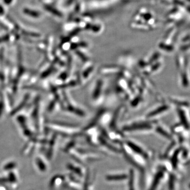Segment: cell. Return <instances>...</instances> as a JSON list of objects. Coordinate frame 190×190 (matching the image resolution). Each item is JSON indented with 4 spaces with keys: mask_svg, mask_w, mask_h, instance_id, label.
<instances>
[{
    "mask_svg": "<svg viewBox=\"0 0 190 190\" xmlns=\"http://www.w3.org/2000/svg\"><path fill=\"white\" fill-rule=\"evenodd\" d=\"M20 106H21V105H20ZM23 107V106H21V107ZM20 107H18V109H19Z\"/></svg>",
    "mask_w": 190,
    "mask_h": 190,
    "instance_id": "obj_15",
    "label": "cell"
},
{
    "mask_svg": "<svg viewBox=\"0 0 190 190\" xmlns=\"http://www.w3.org/2000/svg\"><path fill=\"white\" fill-rule=\"evenodd\" d=\"M96 180V173L88 170V174L86 178L82 190H95V182Z\"/></svg>",
    "mask_w": 190,
    "mask_h": 190,
    "instance_id": "obj_8",
    "label": "cell"
},
{
    "mask_svg": "<svg viewBox=\"0 0 190 190\" xmlns=\"http://www.w3.org/2000/svg\"><path fill=\"white\" fill-rule=\"evenodd\" d=\"M49 186L51 190H60L64 187V176L56 174L52 177L49 181Z\"/></svg>",
    "mask_w": 190,
    "mask_h": 190,
    "instance_id": "obj_7",
    "label": "cell"
},
{
    "mask_svg": "<svg viewBox=\"0 0 190 190\" xmlns=\"http://www.w3.org/2000/svg\"><path fill=\"white\" fill-rule=\"evenodd\" d=\"M49 161L46 156L42 154H38L35 158L34 164L39 172L45 173L49 170L50 166Z\"/></svg>",
    "mask_w": 190,
    "mask_h": 190,
    "instance_id": "obj_6",
    "label": "cell"
},
{
    "mask_svg": "<svg viewBox=\"0 0 190 190\" xmlns=\"http://www.w3.org/2000/svg\"><path fill=\"white\" fill-rule=\"evenodd\" d=\"M139 172L134 168L129 171V178L127 182V190H140V178Z\"/></svg>",
    "mask_w": 190,
    "mask_h": 190,
    "instance_id": "obj_4",
    "label": "cell"
},
{
    "mask_svg": "<svg viewBox=\"0 0 190 190\" xmlns=\"http://www.w3.org/2000/svg\"><path fill=\"white\" fill-rule=\"evenodd\" d=\"M4 12V9H3V7L0 6V15H2Z\"/></svg>",
    "mask_w": 190,
    "mask_h": 190,
    "instance_id": "obj_14",
    "label": "cell"
},
{
    "mask_svg": "<svg viewBox=\"0 0 190 190\" xmlns=\"http://www.w3.org/2000/svg\"><path fill=\"white\" fill-rule=\"evenodd\" d=\"M23 12L24 14L32 17L33 18H39L40 15V12H37L35 10H32L30 9L26 8L23 10Z\"/></svg>",
    "mask_w": 190,
    "mask_h": 190,
    "instance_id": "obj_10",
    "label": "cell"
},
{
    "mask_svg": "<svg viewBox=\"0 0 190 190\" xmlns=\"http://www.w3.org/2000/svg\"><path fill=\"white\" fill-rule=\"evenodd\" d=\"M67 169L69 171L68 172L84 183L88 172V169L85 167V165L75 161L69 163L67 165Z\"/></svg>",
    "mask_w": 190,
    "mask_h": 190,
    "instance_id": "obj_2",
    "label": "cell"
},
{
    "mask_svg": "<svg viewBox=\"0 0 190 190\" xmlns=\"http://www.w3.org/2000/svg\"><path fill=\"white\" fill-rule=\"evenodd\" d=\"M18 169V163L15 160H9L6 162L2 167L3 172Z\"/></svg>",
    "mask_w": 190,
    "mask_h": 190,
    "instance_id": "obj_9",
    "label": "cell"
},
{
    "mask_svg": "<svg viewBox=\"0 0 190 190\" xmlns=\"http://www.w3.org/2000/svg\"><path fill=\"white\" fill-rule=\"evenodd\" d=\"M129 178V172L117 171L110 173L105 176V180L109 183H127Z\"/></svg>",
    "mask_w": 190,
    "mask_h": 190,
    "instance_id": "obj_5",
    "label": "cell"
},
{
    "mask_svg": "<svg viewBox=\"0 0 190 190\" xmlns=\"http://www.w3.org/2000/svg\"><path fill=\"white\" fill-rule=\"evenodd\" d=\"M64 152L68 153L75 161L85 165L89 162L101 160L102 156L95 151L77 146L75 142H71L64 147Z\"/></svg>",
    "mask_w": 190,
    "mask_h": 190,
    "instance_id": "obj_1",
    "label": "cell"
},
{
    "mask_svg": "<svg viewBox=\"0 0 190 190\" xmlns=\"http://www.w3.org/2000/svg\"><path fill=\"white\" fill-rule=\"evenodd\" d=\"M9 37L8 35H6L4 36L2 38H0V43L2 42H4V41H7L9 39Z\"/></svg>",
    "mask_w": 190,
    "mask_h": 190,
    "instance_id": "obj_12",
    "label": "cell"
},
{
    "mask_svg": "<svg viewBox=\"0 0 190 190\" xmlns=\"http://www.w3.org/2000/svg\"><path fill=\"white\" fill-rule=\"evenodd\" d=\"M64 176V187L70 190H82L84 182L69 172Z\"/></svg>",
    "mask_w": 190,
    "mask_h": 190,
    "instance_id": "obj_3",
    "label": "cell"
},
{
    "mask_svg": "<svg viewBox=\"0 0 190 190\" xmlns=\"http://www.w3.org/2000/svg\"><path fill=\"white\" fill-rule=\"evenodd\" d=\"M3 2L6 5H10L12 3L13 0H3Z\"/></svg>",
    "mask_w": 190,
    "mask_h": 190,
    "instance_id": "obj_13",
    "label": "cell"
},
{
    "mask_svg": "<svg viewBox=\"0 0 190 190\" xmlns=\"http://www.w3.org/2000/svg\"><path fill=\"white\" fill-rule=\"evenodd\" d=\"M44 8H45V9L47 10L48 11L51 12V13H53V15H58V16H60V15H61L60 13L57 10L53 8L52 6L47 5V6H44Z\"/></svg>",
    "mask_w": 190,
    "mask_h": 190,
    "instance_id": "obj_11",
    "label": "cell"
}]
</instances>
